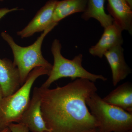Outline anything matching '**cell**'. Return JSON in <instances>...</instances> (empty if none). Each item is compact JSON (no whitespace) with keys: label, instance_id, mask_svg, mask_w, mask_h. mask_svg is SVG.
<instances>
[{"label":"cell","instance_id":"cell-1","mask_svg":"<svg viewBox=\"0 0 132 132\" xmlns=\"http://www.w3.org/2000/svg\"><path fill=\"white\" fill-rule=\"evenodd\" d=\"M41 110L49 132H93L97 124L86 104L97 92L94 82L77 79L53 89L40 87Z\"/></svg>","mask_w":132,"mask_h":132},{"label":"cell","instance_id":"cell-2","mask_svg":"<svg viewBox=\"0 0 132 132\" xmlns=\"http://www.w3.org/2000/svg\"><path fill=\"white\" fill-rule=\"evenodd\" d=\"M57 24H52L42 32L32 45L24 47L17 45L8 33L5 31L1 33L2 38L7 43L12 49L14 57L13 62L20 73L21 86L26 81L30 72L35 68L42 67L51 72L53 65L43 57L42 46L46 36Z\"/></svg>","mask_w":132,"mask_h":132},{"label":"cell","instance_id":"cell-3","mask_svg":"<svg viewBox=\"0 0 132 132\" xmlns=\"http://www.w3.org/2000/svg\"><path fill=\"white\" fill-rule=\"evenodd\" d=\"M50 72L42 67L33 69L24 84L13 94L0 100V132L13 123H19L30 101L31 88L36 79Z\"/></svg>","mask_w":132,"mask_h":132},{"label":"cell","instance_id":"cell-4","mask_svg":"<svg viewBox=\"0 0 132 132\" xmlns=\"http://www.w3.org/2000/svg\"><path fill=\"white\" fill-rule=\"evenodd\" d=\"M86 104L96 121L98 132L132 130V113L105 102L97 92L88 97Z\"/></svg>","mask_w":132,"mask_h":132},{"label":"cell","instance_id":"cell-5","mask_svg":"<svg viewBox=\"0 0 132 132\" xmlns=\"http://www.w3.org/2000/svg\"><path fill=\"white\" fill-rule=\"evenodd\" d=\"M61 48L60 41L55 39L51 46V52L54 58L53 65L48 78L41 87L49 88L55 81L64 78H70L72 80L77 78L86 79L94 82L99 80L103 81L107 80L104 76L91 73L83 67V56L81 54L76 55L72 60H69L62 56Z\"/></svg>","mask_w":132,"mask_h":132},{"label":"cell","instance_id":"cell-6","mask_svg":"<svg viewBox=\"0 0 132 132\" xmlns=\"http://www.w3.org/2000/svg\"><path fill=\"white\" fill-rule=\"evenodd\" d=\"M41 100L40 87H35L32 98L19 123L26 125L31 132H49L42 117Z\"/></svg>","mask_w":132,"mask_h":132},{"label":"cell","instance_id":"cell-7","mask_svg":"<svg viewBox=\"0 0 132 132\" xmlns=\"http://www.w3.org/2000/svg\"><path fill=\"white\" fill-rule=\"evenodd\" d=\"M58 0H49L40 9L27 26L17 35L21 38L31 37L36 33L43 32L52 24V17Z\"/></svg>","mask_w":132,"mask_h":132},{"label":"cell","instance_id":"cell-8","mask_svg":"<svg viewBox=\"0 0 132 132\" xmlns=\"http://www.w3.org/2000/svg\"><path fill=\"white\" fill-rule=\"evenodd\" d=\"M121 28L113 22L111 26L104 28L103 34L98 43L90 47L89 53L94 57L102 58L104 54L118 46H122L123 43Z\"/></svg>","mask_w":132,"mask_h":132},{"label":"cell","instance_id":"cell-9","mask_svg":"<svg viewBox=\"0 0 132 132\" xmlns=\"http://www.w3.org/2000/svg\"><path fill=\"white\" fill-rule=\"evenodd\" d=\"M0 86L3 97L13 94L21 86L18 69L8 59H0Z\"/></svg>","mask_w":132,"mask_h":132},{"label":"cell","instance_id":"cell-10","mask_svg":"<svg viewBox=\"0 0 132 132\" xmlns=\"http://www.w3.org/2000/svg\"><path fill=\"white\" fill-rule=\"evenodd\" d=\"M106 58L112 73V80L115 86L131 73L132 70L125 61L124 49L122 46H118L106 52Z\"/></svg>","mask_w":132,"mask_h":132},{"label":"cell","instance_id":"cell-11","mask_svg":"<svg viewBox=\"0 0 132 132\" xmlns=\"http://www.w3.org/2000/svg\"><path fill=\"white\" fill-rule=\"evenodd\" d=\"M107 9L114 22L123 31L132 33V9L125 0H107Z\"/></svg>","mask_w":132,"mask_h":132},{"label":"cell","instance_id":"cell-12","mask_svg":"<svg viewBox=\"0 0 132 132\" xmlns=\"http://www.w3.org/2000/svg\"><path fill=\"white\" fill-rule=\"evenodd\" d=\"M108 104L132 113V84L127 82L118 86L102 98Z\"/></svg>","mask_w":132,"mask_h":132},{"label":"cell","instance_id":"cell-13","mask_svg":"<svg viewBox=\"0 0 132 132\" xmlns=\"http://www.w3.org/2000/svg\"><path fill=\"white\" fill-rule=\"evenodd\" d=\"M105 1L87 0L86 7L82 13L81 18L85 21L92 18L96 19L104 28L111 26L114 20L112 17L105 11Z\"/></svg>","mask_w":132,"mask_h":132},{"label":"cell","instance_id":"cell-14","mask_svg":"<svg viewBox=\"0 0 132 132\" xmlns=\"http://www.w3.org/2000/svg\"><path fill=\"white\" fill-rule=\"evenodd\" d=\"M87 0H63L58 1L52 17V23L58 24L67 16L85 11Z\"/></svg>","mask_w":132,"mask_h":132},{"label":"cell","instance_id":"cell-15","mask_svg":"<svg viewBox=\"0 0 132 132\" xmlns=\"http://www.w3.org/2000/svg\"><path fill=\"white\" fill-rule=\"evenodd\" d=\"M8 127L11 132H29L28 127L21 123H12Z\"/></svg>","mask_w":132,"mask_h":132},{"label":"cell","instance_id":"cell-16","mask_svg":"<svg viewBox=\"0 0 132 132\" xmlns=\"http://www.w3.org/2000/svg\"><path fill=\"white\" fill-rule=\"evenodd\" d=\"M125 1L127 3L130 7L132 9V0H125Z\"/></svg>","mask_w":132,"mask_h":132},{"label":"cell","instance_id":"cell-17","mask_svg":"<svg viewBox=\"0 0 132 132\" xmlns=\"http://www.w3.org/2000/svg\"><path fill=\"white\" fill-rule=\"evenodd\" d=\"M0 132H11V131L9 128L7 127Z\"/></svg>","mask_w":132,"mask_h":132},{"label":"cell","instance_id":"cell-18","mask_svg":"<svg viewBox=\"0 0 132 132\" xmlns=\"http://www.w3.org/2000/svg\"><path fill=\"white\" fill-rule=\"evenodd\" d=\"M3 97V94L2 89L1 87L0 86V100Z\"/></svg>","mask_w":132,"mask_h":132},{"label":"cell","instance_id":"cell-19","mask_svg":"<svg viewBox=\"0 0 132 132\" xmlns=\"http://www.w3.org/2000/svg\"><path fill=\"white\" fill-rule=\"evenodd\" d=\"M126 132H132V130H131V131H127Z\"/></svg>","mask_w":132,"mask_h":132},{"label":"cell","instance_id":"cell-20","mask_svg":"<svg viewBox=\"0 0 132 132\" xmlns=\"http://www.w3.org/2000/svg\"><path fill=\"white\" fill-rule=\"evenodd\" d=\"M5 1V0H0V1L1 2H2L3 1Z\"/></svg>","mask_w":132,"mask_h":132},{"label":"cell","instance_id":"cell-21","mask_svg":"<svg viewBox=\"0 0 132 132\" xmlns=\"http://www.w3.org/2000/svg\"><path fill=\"white\" fill-rule=\"evenodd\" d=\"M93 132H98V130H97V131H94Z\"/></svg>","mask_w":132,"mask_h":132}]
</instances>
